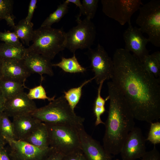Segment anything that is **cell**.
Here are the masks:
<instances>
[{"label": "cell", "instance_id": "obj_38", "mask_svg": "<svg viewBox=\"0 0 160 160\" xmlns=\"http://www.w3.org/2000/svg\"><path fill=\"white\" fill-rule=\"evenodd\" d=\"M0 160H11L5 148L0 150Z\"/></svg>", "mask_w": 160, "mask_h": 160}, {"label": "cell", "instance_id": "obj_2", "mask_svg": "<svg viewBox=\"0 0 160 160\" xmlns=\"http://www.w3.org/2000/svg\"><path fill=\"white\" fill-rule=\"evenodd\" d=\"M110 100L108 115L104 123L103 146L108 153H120L129 133L135 127L134 117L126 100L111 81L107 83Z\"/></svg>", "mask_w": 160, "mask_h": 160}, {"label": "cell", "instance_id": "obj_12", "mask_svg": "<svg viewBox=\"0 0 160 160\" xmlns=\"http://www.w3.org/2000/svg\"><path fill=\"white\" fill-rule=\"evenodd\" d=\"M15 160H43L52 149L41 148L24 141L5 139Z\"/></svg>", "mask_w": 160, "mask_h": 160}, {"label": "cell", "instance_id": "obj_18", "mask_svg": "<svg viewBox=\"0 0 160 160\" xmlns=\"http://www.w3.org/2000/svg\"><path fill=\"white\" fill-rule=\"evenodd\" d=\"M23 141L41 148H49L47 125L41 122Z\"/></svg>", "mask_w": 160, "mask_h": 160}, {"label": "cell", "instance_id": "obj_19", "mask_svg": "<svg viewBox=\"0 0 160 160\" xmlns=\"http://www.w3.org/2000/svg\"><path fill=\"white\" fill-rule=\"evenodd\" d=\"M27 87L25 84L17 81L1 79L0 80V90L6 100L24 92Z\"/></svg>", "mask_w": 160, "mask_h": 160}, {"label": "cell", "instance_id": "obj_11", "mask_svg": "<svg viewBox=\"0 0 160 160\" xmlns=\"http://www.w3.org/2000/svg\"><path fill=\"white\" fill-rule=\"evenodd\" d=\"M141 129L135 127L128 134L120 153L122 160H135L141 158L146 151L145 141Z\"/></svg>", "mask_w": 160, "mask_h": 160}, {"label": "cell", "instance_id": "obj_4", "mask_svg": "<svg viewBox=\"0 0 160 160\" xmlns=\"http://www.w3.org/2000/svg\"><path fill=\"white\" fill-rule=\"evenodd\" d=\"M66 33L63 28L40 27L34 30L33 44L27 48V51L41 55L51 60L65 48Z\"/></svg>", "mask_w": 160, "mask_h": 160}, {"label": "cell", "instance_id": "obj_26", "mask_svg": "<svg viewBox=\"0 0 160 160\" xmlns=\"http://www.w3.org/2000/svg\"><path fill=\"white\" fill-rule=\"evenodd\" d=\"M14 1L12 0H0V21L4 20L7 24L14 28L15 17L12 14Z\"/></svg>", "mask_w": 160, "mask_h": 160}, {"label": "cell", "instance_id": "obj_35", "mask_svg": "<svg viewBox=\"0 0 160 160\" xmlns=\"http://www.w3.org/2000/svg\"><path fill=\"white\" fill-rule=\"evenodd\" d=\"M37 2V0H31L29 4L28 13L26 17L24 18L25 21L27 23L31 22L35 9L36 7Z\"/></svg>", "mask_w": 160, "mask_h": 160}, {"label": "cell", "instance_id": "obj_33", "mask_svg": "<svg viewBox=\"0 0 160 160\" xmlns=\"http://www.w3.org/2000/svg\"><path fill=\"white\" fill-rule=\"evenodd\" d=\"M141 160H160V154L155 145L152 150L146 152Z\"/></svg>", "mask_w": 160, "mask_h": 160}, {"label": "cell", "instance_id": "obj_21", "mask_svg": "<svg viewBox=\"0 0 160 160\" xmlns=\"http://www.w3.org/2000/svg\"><path fill=\"white\" fill-rule=\"evenodd\" d=\"M27 52V48L24 46L17 47L0 43V59H13L22 60Z\"/></svg>", "mask_w": 160, "mask_h": 160}, {"label": "cell", "instance_id": "obj_41", "mask_svg": "<svg viewBox=\"0 0 160 160\" xmlns=\"http://www.w3.org/2000/svg\"><path fill=\"white\" fill-rule=\"evenodd\" d=\"M2 78V61L0 59V80Z\"/></svg>", "mask_w": 160, "mask_h": 160}, {"label": "cell", "instance_id": "obj_32", "mask_svg": "<svg viewBox=\"0 0 160 160\" xmlns=\"http://www.w3.org/2000/svg\"><path fill=\"white\" fill-rule=\"evenodd\" d=\"M146 140H148L154 145L160 143V122H152Z\"/></svg>", "mask_w": 160, "mask_h": 160}, {"label": "cell", "instance_id": "obj_25", "mask_svg": "<svg viewBox=\"0 0 160 160\" xmlns=\"http://www.w3.org/2000/svg\"><path fill=\"white\" fill-rule=\"evenodd\" d=\"M93 79L94 77L84 81L78 87L71 88L64 92V97L72 109L74 110L81 99L83 87Z\"/></svg>", "mask_w": 160, "mask_h": 160}, {"label": "cell", "instance_id": "obj_27", "mask_svg": "<svg viewBox=\"0 0 160 160\" xmlns=\"http://www.w3.org/2000/svg\"><path fill=\"white\" fill-rule=\"evenodd\" d=\"M68 4L65 1L58 6L56 9L45 20L40 27H51L53 24L60 21L67 12Z\"/></svg>", "mask_w": 160, "mask_h": 160}, {"label": "cell", "instance_id": "obj_24", "mask_svg": "<svg viewBox=\"0 0 160 160\" xmlns=\"http://www.w3.org/2000/svg\"><path fill=\"white\" fill-rule=\"evenodd\" d=\"M104 81H101L99 84L97 96L94 102V112L96 117L95 123L96 126L100 124H104V123L101 119V116L106 111L105 107V102L109 100L108 96L104 99L101 95V89Z\"/></svg>", "mask_w": 160, "mask_h": 160}, {"label": "cell", "instance_id": "obj_30", "mask_svg": "<svg viewBox=\"0 0 160 160\" xmlns=\"http://www.w3.org/2000/svg\"><path fill=\"white\" fill-rule=\"evenodd\" d=\"M98 2V0H83V15L89 19H93L97 11Z\"/></svg>", "mask_w": 160, "mask_h": 160}, {"label": "cell", "instance_id": "obj_40", "mask_svg": "<svg viewBox=\"0 0 160 160\" xmlns=\"http://www.w3.org/2000/svg\"><path fill=\"white\" fill-rule=\"evenodd\" d=\"M6 141L0 134V150L4 148Z\"/></svg>", "mask_w": 160, "mask_h": 160}, {"label": "cell", "instance_id": "obj_16", "mask_svg": "<svg viewBox=\"0 0 160 160\" xmlns=\"http://www.w3.org/2000/svg\"><path fill=\"white\" fill-rule=\"evenodd\" d=\"M2 61V78L25 84L31 73L23 64L22 60L1 59Z\"/></svg>", "mask_w": 160, "mask_h": 160}, {"label": "cell", "instance_id": "obj_39", "mask_svg": "<svg viewBox=\"0 0 160 160\" xmlns=\"http://www.w3.org/2000/svg\"><path fill=\"white\" fill-rule=\"evenodd\" d=\"M6 100L0 90V113L4 111Z\"/></svg>", "mask_w": 160, "mask_h": 160}, {"label": "cell", "instance_id": "obj_7", "mask_svg": "<svg viewBox=\"0 0 160 160\" xmlns=\"http://www.w3.org/2000/svg\"><path fill=\"white\" fill-rule=\"evenodd\" d=\"M76 18L77 25L66 33L65 48L73 53L78 49L91 48L96 33L95 26L91 20Z\"/></svg>", "mask_w": 160, "mask_h": 160}, {"label": "cell", "instance_id": "obj_3", "mask_svg": "<svg viewBox=\"0 0 160 160\" xmlns=\"http://www.w3.org/2000/svg\"><path fill=\"white\" fill-rule=\"evenodd\" d=\"M47 124L68 126L78 128L83 126L84 118L77 115L62 95L31 114Z\"/></svg>", "mask_w": 160, "mask_h": 160}, {"label": "cell", "instance_id": "obj_9", "mask_svg": "<svg viewBox=\"0 0 160 160\" xmlns=\"http://www.w3.org/2000/svg\"><path fill=\"white\" fill-rule=\"evenodd\" d=\"M86 53L90 60V66L94 73L93 77L97 84L111 79L113 70V62L103 47L98 44L95 48L88 49Z\"/></svg>", "mask_w": 160, "mask_h": 160}, {"label": "cell", "instance_id": "obj_15", "mask_svg": "<svg viewBox=\"0 0 160 160\" xmlns=\"http://www.w3.org/2000/svg\"><path fill=\"white\" fill-rule=\"evenodd\" d=\"M22 61L31 74L36 73L40 75L41 83L44 79L43 74L50 76L54 75L51 60L41 55L27 51Z\"/></svg>", "mask_w": 160, "mask_h": 160}, {"label": "cell", "instance_id": "obj_5", "mask_svg": "<svg viewBox=\"0 0 160 160\" xmlns=\"http://www.w3.org/2000/svg\"><path fill=\"white\" fill-rule=\"evenodd\" d=\"M136 23L143 33L148 35L149 42L160 47V0H151L139 9Z\"/></svg>", "mask_w": 160, "mask_h": 160}, {"label": "cell", "instance_id": "obj_13", "mask_svg": "<svg viewBox=\"0 0 160 160\" xmlns=\"http://www.w3.org/2000/svg\"><path fill=\"white\" fill-rule=\"evenodd\" d=\"M77 130L81 150L87 160H112V155L86 132L83 126Z\"/></svg>", "mask_w": 160, "mask_h": 160}, {"label": "cell", "instance_id": "obj_10", "mask_svg": "<svg viewBox=\"0 0 160 160\" xmlns=\"http://www.w3.org/2000/svg\"><path fill=\"white\" fill-rule=\"evenodd\" d=\"M128 24L127 28L123 33L125 44L124 49L132 52L142 62L144 58L149 54V51L146 48L149 40L143 36L139 28L133 26L131 22Z\"/></svg>", "mask_w": 160, "mask_h": 160}, {"label": "cell", "instance_id": "obj_29", "mask_svg": "<svg viewBox=\"0 0 160 160\" xmlns=\"http://www.w3.org/2000/svg\"><path fill=\"white\" fill-rule=\"evenodd\" d=\"M28 89L29 91L27 95L31 100H47L51 102L55 99V96L50 97L47 95L46 91L41 83L38 86Z\"/></svg>", "mask_w": 160, "mask_h": 160}, {"label": "cell", "instance_id": "obj_17", "mask_svg": "<svg viewBox=\"0 0 160 160\" xmlns=\"http://www.w3.org/2000/svg\"><path fill=\"white\" fill-rule=\"evenodd\" d=\"M12 122L16 139L24 140L41 122L30 114L13 117Z\"/></svg>", "mask_w": 160, "mask_h": 160}, {"label": "cell", "instance_id": "obj_37", "mask_svg": "<svg viewBox=\"0 0 160 160\" xmlns=\"http://www.w3.org/2000/svg\"><path fill=\"white\" fill-rule=\"evenodd\" d=\"M65 1L69 4L72 3L74 4L79 8L80 12L76 17L80 18L82 15H83V7L81 1L80 0H66Z\"/></svg>", "mask_w": 160, "mask_h": 160}, {"label": "cell", "instance_id": "obj_22", "mask_svg": "<svg viewBox=\"0 0 160 160\" xmlns=\"http://www.w3.org/2000/svg\"><path fill=\"white\" fill-rule=\"evenodd\" d=\"M52 66L57 67L65 72L70 73H83L87 71L86 68L82 67L79 62L75 55L71 58L62 57L58 63L52 64Z\"/></svg>", "mask_w": 160, "mask_h": 160}, {"label": "cell", "instance_id": "obj_6", "mask_svg": "<svg viewBox=\"0 0 160 160\" xmlns=\"http://www.w3.org/2000/svg\"><path fill=\"white\" fill-rule=\"evenodd\" d=\"M46 124L49 147L64 155L81 150L77 128L66 125Z\"/></svg>", "mask_w": 160, "mask_h": 160}, {"label": "cell", "instance_id": "obj_23", "mask_svg": "<svg viewBox=\"0 0 160 160\" xmlns=\"http://www.w3.org/2000/svg\"><path fill=\"white\" fill-rule=\"evenodd\" d=\"M142 63L145 69L159 78L160 76V52L158 51L149 54L143 59Z\"/></svg>", "mask_w": 160, "mask_h": 160}, {"label": "cell", "instance_id": "obj_28", "mask_svg": "<svg viewBox=\"0 0 160 160\" xmlns=\"http://www.w3.org/2000/svg\"><path fill=\"white\" fill-rule=\"evenodd\" d=\"M0 134L5 140H16L12 122L4 112L0 113Z\"/></svg>", "mask_w": 160, "mask_h": 160}, {"label": "cell", "instance_id": "obj_1", "mask_svg": "<svg viewBox=\"0 0 160 160\" xmlns=\"http://www.w3.org/2000/svg\"><path fill=\"white\" fill-rule=\"evenodd\" d=\"M112 83L126 100L135 119L150 123L160 118V79L142 62L123 48L112 59Z\"/></svg>", "mask_w": 160, "mask_h": 160}, {"label": "cell", "instance_id": "obj_36", "mask_svg": "<svg viewBox=\"0 0 160 160\" xmlns=\"http://www.w3.org/2000/svg\"><path fill=\"white\" fill-rule=\"evenodd\" d=\"M64 155L61 152L52 148L43 160H62Z\"/></svg>", "mask_w": 160, "mask_h": 160}, {"label": "cell", "instance_id": "obj_34", "mask_svg": "<svg viewBox=\"0 0 160 160\" xmlns=\"http://www.w3.org/2000/svg\"><path fill=\"white\" fill-rule=\"evenodd\" d=\"M62 160H87L82 150L65 155Z\"/></svg>", "mask_w": 160, "mask_h": 160}, {"label": "cell", "instance_id": "obj_14", "mask_svg": "<svg viewBox=\"0 0 160 160\" xmlns=\"http://www.w3.org/2000/svg\"><path fill=\"white\" fill-rule=\"evenodd\" d=\"M37 108L33 100L30 99L23 92L6 100L3 112L9 117L13 118L31 114Z\"/></svg>", "mask_w": 160, "mask_h": 160}, {"label": "cell", "instance_id": "obj_8", "mask_svg": "<svg viewBox=\"0 0 160 160\" xmlns=\"http://www.w3.org/2000/svg\"><path fill=\"white\" fill-rule=\"evenodd\" d=\"M102 10L121 25L131 22L132 15L143 4L140 0H101Z\"/></svg>", "mask_w": 160, "mask_h": 160}, {"label": "cell", "instance_id": "obj_20", "mask_svg": "<svg viewBox=\"0 0 160 160\" xmlns=\"http://www.w3.org/2000/svg\"><path fill=\"white\" fill-rule=\"evenodd\" d=\"M32 22L27 23L24 18L20 20L13 28L14 32L19 39L27 46H29L30 42L32 39L34 30Z\"/></svg>", "mask_w": 160, "mask_h": 160}, {"label": "cell", "instance_id": "obj_31", "mask_svg": "<svg viewBox=\"0 0 160 160\" xmlns=\"http://www.w3.org/2000/svg\"><path fill=\"white\" fill-rule=\"evenodd\" d=\"M0 40L5 43L17 47H23L15 33L9 31H0Z\"/></svg>", "mask_w": 160, "mask_h": 160}]
</instances>
